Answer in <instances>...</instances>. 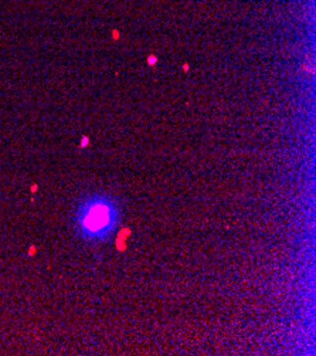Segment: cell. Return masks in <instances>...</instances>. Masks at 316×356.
Masks as SVG:
<instances>
[{"mask_svg": "<svg viewBox=\"0 0 316 356\" xmlns=\"http://www.w3.org/2000/svg\"><path fill=\"white\" fill-rule=\"evenodd\" d=\"M113 223V210L102 200H91L80 210V225L90 236H103Z\"/></svg>", "mask_w": 316, "mask_h": 356, "instance_id": "obj_1", "label": "cell"}]
</instances>
